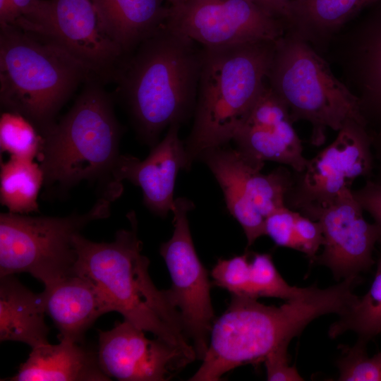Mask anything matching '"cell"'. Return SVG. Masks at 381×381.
<instances>
[{"instance_id": "8fae6325", "label": "cell", "mask_w": 381, "mask_h": 381, "mask_svg": "<svg viewBox=\"0 0 381 381\" xmlns=\"http://www.w3.org/2000/svg\"><path fill=\"white\" fill-rule=\"evenodd\" d=\"M165 24L203 47L276 42L286 30L251 0H186L169 8Z\"/></svg>"}, {"instance_id": "cb8c5ba5", "label": "cell", "mask_w": 381, "mask_h": 381, "mask_svg": "<svg viewBox=\"0 0 381 381\" xmlns=\"http://www.w3.org/2000/svg\"><path fill=\"white\" fill-rule=\"evenodd\" d=\"M44 173L32 159L10 157L1 162L0 201L8 212L28 214L39 211L37 198Z\"/></svg>"}, {"instance_id": "9a60e30c", "label": "cell", "mask_w": 381, "mask_h": 381, "mask_svg": "<svg viewBox=\"0 0 381 381\" xmlns=\"http://www.w3.org/2000/svg\"><path fill=\"white\" fill-rule=\"evenodd\" d=\"M366 18L340 29L329 40L328 59L339 66L341 80L359 99L363 116H381V0Z\"/></svg>"}, {"instance_id": "f1b7e54d", "label": "cell", "mask_w": 381, "mask_h": 381, "mask_svg": "<svg viewBox=\"0 0 381 381\" xmlns=\"http://www.w3.org/2000/svg\"><path fill=\"white\" fill-rule=\"evenodd\" d=\"M366 344L358 339L355 345L344 349L337 363L338 380L381 381V352L368 356Z\"/></svg>"}, {"instance_id": "44dd1931", "label": "cell", "mask_w": 381, "mask_h": 381, "mask_svg": "<svg viewBox=\"0 0 381 381\" xmlns=\"http://www.w3.org/2000/svg\"><path fill=\"white\" fill-rule=\"evenodd\" d=\"M41 293L13 275L0 277V341H20L32 349L49 343Z\"/></svg>"}, {"instance_id": "8d00e7d4", "label": "cell", "mask_w": 381, "mask_h": 381, "mask_svg": "<svg viewBox=\"0 0 381 381\" xmlns=\"http://www.w3.org/2000/svg\"><path fill=\"white\" fill-rule=\"evenodd\" d=\"M293 1V0H291V1Z\"/></svg>"}, {"instance_id": "d6a6232c", "label": "cell", "mask_w": 381, "mask_h": 381, "mask_svg": "<svg viewBox=\"0 0 381 381\" xmlns=\"http://www.w3.org/2000/svg\"><path fill=\"white\" fill-rule=\"evenodd\" d=\"M289 344H283L272 351L265 358L263 362L269 381H301L297 369L289 365L288 349Z\"/></svg>"}, {"instance_id": "e0dca14e", "label": "cell", "mask_w": 381, "mask_h": 381, "mask_svg": "<svg viewBox=\"0 0 381 381\" xmlns=\"http://www.w3.org/2000/svg\"><path fill=\"white\" fill-rule=\"evenodd\" d=\"M44 287L41 295L45 313L59 330V341L82 343L96 320L113 311L103 291L74 272Z\"/></svg>"}, {"instance_id": "9c48e42d", "label": "cell", "mask_w": 381, "mask_h": 381, "mask_svg": "<svg viewBox=\"0 0 381 381\" xmlns=\"http://www.w3.org/2000/svg\"><path fill=\"white\" fill-rule=\"evenodd\" d=\"M16 23L19 28L54 41L95 79L116 80L125 57L102 31L92 0H37Z\"/></svg>"}, {"instance_id": "d590c367", "label": "cell", "mask_w": 381, "mask_h": 381, "mask_svg": "<svg viewBox=\"0 0 381 381\" xmlns=\"http://www.w3.org/2000/svg\"><path fill=\"white\" fill-rule=\"evenodd\" d=\"M165 1H168L171 4V6H175L182 4L186 0H165Z\"/></svg>"}, {"instance_id": "2e32d148", "label": "cell", "mask_w": 381, "mask_h": 381, "mask_svg": "<svg viewBox=\"0 0 381 381\" xmlns=\"http://www.w3.org/2000/svg\"><path fill=\"white\" fill-rule=\"evenodd\" d=\"M179 125L175 123L169 127L165 137L153 146L145 160L120 155L113 169L114 180L118 183L128 180L139 186L145 206L160 217L174 208L178 172L190 167L185 145L179 137Z\"/></svg>"}, {"instance_id": "ac0fdd59", "label": "cell", "mask_w": 381, "mask_h": 381, "mask_svg": "<svg viewBox=\"0 0 381 381\" xmlns=\"http://www.w3.org/2000/svg\"><path fill=\"white\" fill-rule=\"evenodd\" d=\"M201 159L210 168L224 193L231 214L238 222L252 245L265 234V218L254 209L248 195V181L251 173L264 164L246 157L238 150L222 146L203 151Z\"/></svg>"}, {"instance_id": "3957f363", "label": "cell", "mask_w": 381, "mask_h": 381, "mask_svg": "<svg viewBox=\"0 0 381 381\" xmlns=\"http://www.w3.org/2000/svg\"><path fill=\"white\" fill-rule=\"evenodd\" d=\"M127 217L131 229L117 231L112 242L91 241L80 234L74 236L77 259L73 272L92 280L105 294L113 311L125 320L196 359L168 289H158L149 275L150 261L141 254L135 212H128Z\"/></svg>"}, {"instance_id": "8992f818", "label": "cell", "mask_w": 381, "mask_h": 381, "mask_svg": "<svg viewBox=\"0 0 381 381\" xmlns=\"http://www.w3.org/2000/svg\"><path fill=\"white\" fill-rule=\"evenodd\" d=\"M90 71L52 40L11 25H0V101L28 119L44 137Z\"/></svg>"}, {"instance_id": "e575fe53", "label": "cell", "mask_w": 381, "mask_h": 381, "mask_svg": "<svg viewBox=\"0 0 381 381\" xmlns=\"http://www.w3.org/2000/svg\"><path fill=\"white\" fill-rule=\"evenodd\" d=\"M270 15L282 20L287 29L291 18V0H251Z\"/></svg>"}, {"instance_id": "ba28073f", "label": "cell", "mask_w": 381, "mask_h": 381, "mask_svg": "<svg viewBox=\"0 0 381 381\" xmlns=\"http://www.w3.org/2000/svg\"><path fill=\"white\" fill-rule=\"evenodd\" d=\"M115 199L102 195L87 212L66 217L0 214V277L27 272L49 285L73 272V238L90 222L110 214Z\"/></svg>"}, {"instance_id": "7c38bea8", "label": "cell", "mask_w": 381, "mask_h": 381, "mask_svg": "<svg viewBox=\"0 0 381 381\" xmlns=\"http://www.w3.org/2000/svg\"><path fill=\"white\" fill-rule=\"evenodd\" d=\"M338 132L336 139L308 160L301 172L295 203L306 217L332 202L371 168L365 126L351 121Z\"/></svg>"}, {"instance_id": "6da1fadb", "label": "cell", "mask_w": 381, "mask_h": 381, "mask_svg": "<svg viewBox=\"0 0 381 381\" xmlns=\"http://www.w3.org/2000/svg\"><path fill=\"white\" fill-rule=\"evenodd\" d=\"M359 282V277H353L325 289L313 285L306 294L279 307L232 295L227 309L214 322L202 363L189 380L217 381L235 368L263 361L315 318L344 313L357 299L353 289Z\"/></svg>"}, {"instance_id": "4316f807", "label": "cell", "mask_w": 381, "mask_h": 381, "mask_svg": "<svg viewBox=\"0 0 381 381\" xmlns=\"http://www.w3.org/2000/svg\"><path fill=\"white\" fill-rule=\"evenodd\" d=\"M250 266L253 298L272 297L287 301L303 296L312 289V286L301 288L289 285L277 271L270 254H255Z\"/></svg>"}, {"instance_id": "83f0119b", "label": "cell", "mask_w": 381, "mask_h": 381, "mask_svg": "<svg viewBox=\"0 0 381 381\" xmlns=\"http://www.w3.org/2000/svg\"><path fill=\"white\" fill-rule=\"evenodd\" d=\"M260 171V169L255 170L250 175L248 190L254 209L265 219L274 211L286 207L285 196L291 181L286 171L282 169L267 174Z\"/></svg>"}, {"instance_id": "ffe728a7", "label": "cell", "mask_w": 381, "mask_h": 381, "mask_svg": "<svg viewBox=\"0 0 381 381\" xmlns=\"http://www.w3.org/2000/svg\"><path fill=\"white\" fill-rule=\"evenodd\" d=\"M102 31L124 57L166 22L169 8L162 0H92Z\"/></svg>"}, {"instance_id": "d4e9b609", "label": "cell", "mask_w": 381, "mask_h": 381, "mask_svg": "<svg viewBox=\"0 0 381 381\" xmlns=\"http://www.w3.org/2000/svg\"><path fill=\"white\" fill-rule=\"evenodd\" d=\"M348 331L367 342L381 334V257L368 291L331 325L328 334L335 338Z\"/></svg>"}, {"instance_id": "1f68e13d", "label": "cell", "mask_w": 381, "mask_h": 381, "mask_svg": "<svg viewBox=\"0 0 381 381\" xmlns=\"http://www.w3.org/2000/svg\"><path fill=\"white\" fill-rule=\"evenodd\" d=\"M295 234L297 250L305 253L311 262L315 261L316 254L324 243L320 222L296 212Z\"/></svg>"}, {"instance_id": "4fadbf2b", "label": "cell", "mask_w": 381, "mask_h": 381, "mask_svg": "<svg viewBox=\"0 0 381 381\" xmlns=\"http://www.w3.org/2000/svg\"><path fill=\"white\" fill-rule=\"evenodd\" d=\"M124 320L108 331H99L97 358L102 370L121 381H166L195 358Z\"/></svg>"}, {"instance_id": "5bb4252c", "label": "cell", "mask_w": 381, "mask_h": 381, "mask_svg": "<svg viewBox=\"0 0 381 381\" xmlns=\"http://www.w3.org/2000/svg\"><path fill=\"white\" fill-rule=\"evenodd\" d=\"M362 210L349 188L308 217L320 222L324 236L322 253L315 261L328 267L337 281L358 277L374 264L373 251L381 232L365 219Z\"/></svg>"}, {"instance_id": "d6986e66", "label": "cell", "mask_w": 381, "mask_h": 381, "mask_svg": "<svg viewBox=\"0 0 381 381\" xmlns=\"http://www.w3.org/2000/svg\"><path fill=\"white\" fill-rule=\"evenodd\" d=\"M97 353L78 343L60 341L32 349L28 358L9 381H109Z\"/></svg>"}, {"instance_id": "f546056e", "label": "cell", "mask_w": 381, "mask_h": 381, "mask_svg": "<svg viewBox=\"0 0 381 381\" xmlns=\"http://www.w3.org/2000/svg\"><path fill=\"white\" fill-rule=\"evenodd\" d=\"M211 275L214 284L226 289L232 295L251 297L250 266L247 254L219 259Z\"/></svg>"}, {"instance_id": "277c9868", "label": "cell", "mask_w": 381, "mask_h": 381, "mask_svg": "<svg viewBox=\"0 0 381 381\" xmlns=\"http://www.w3.org/2000/svg\"><path fill=\"white\" fill-rule=\"evenodd\" d=\"M276 42L203 47L195 117L185 143L190 167L232 140L262 90Z\"/></svg>"}, {"instance_id": "7402d4cb", "label": "cell", "mask_w": 381, "mask_h": 381, "mask_svg": "<svg viewBox=\"0 0 381 381\" xmlns=\"http://www.w3.org/2000/svg\"><path fill=\"white\" fill-rule=\"evenodd\" d=\"M292 122L291 119H288L274 125L245 123L232 140L238 150L252 161L279 162L301 173L308 160L303 155L301 143Z\"/></svg>"}, {"instance_id": "7a4b0ae2", "label": "cell", "mask_w": 381, "mask_h": 381, "mask_svg": "<svg viewBox=\"0 0 381 381\" xmlns=\"http://www.w3.org/2000/svg\"><path fill=\"white\" fill-rule=\"evenodd\" d=\"M202 48L165 23L123 60L116 82L139 135L154 146L196 103Z\"/></svg>"}, {"instance_id": "5b68a950", "label": "cell", "mask_w": 381, "mask_h": 381, "mask_svg": "<svg viewBox=\"0 0 381 381\" xmlns=\"http://www.w3.org/2000/svg\"><path fill=\"white\" fill-rule=\"evenodd\" d=\"M103 83L91 78L71 109L43 137L38 157L47 193H65L83 181H104L121 192L112 173L119 157L121 126Z\"/></svg>"}, {"instance_id": "836d02e7", "label": "cell", "mask_w": 381, "mask_h": 381, "mask_svg": "<svg viewBox=\"0 0 381 381\" xmlns=\"http://www.w3.org/2000/svg\"><path fill=\"white\" fill-rule=\"evenodd\" d=\"M354 195L362 208L372 215L381 232V184L368 183Z\"/></svg>"}, {"instance_id": "4dcf8cb0", "label": "cell", "mask_w": 381, "mask_h": 381, "mask_svg": "<svg viewBox=\"0 0 381 381\" xmlns=\"http://www.w3.org/2000/svg\"><path fill=\"white\" fill-rule=\"evenodd\" d=\"M296 212L286 207H282L265 219V234L279 246L297 250L295 234Z\"/></svg>"}, {"instance_id": "30bf717a", "label": "cell", "mask_w": 381, "mask_h": 381, "mask_svg": "<svg viewBox=\"0 0 381 381\" xmlns=\"http://www.w3.org/2000/svg\"><path fill=\"white\" fill-rule=\"evenodd\" d=\"M193 207L188 198L174 200L171 211L174 232L171 238L161 245L160 254L171 276L170 298L180 313L185 334L192 341L196 358L202 360L214 314L207 271L197 255L188 224L187 214Z\"/></svg>"}, {"instance_id": "52a82bcc", "label": "cell", "mask_w": 381, "mask_h": 381, "mask_svg": "<svg viewBox=\"0 0 381 381\" xmlns=\"http://www.w3.org/2000/svg\"><path fill=\"white\" fill-rule=\"evenodd\" d=\"M267 78L292 121L312 124L314 145L325 141L327 128L339 131L351 121L366 126L359 99L336 77L328 61L294 32L286 30L276 41Z\"/></svg>"}, {"instance_id": "603a6c76", "label": "cell", "mask_w": 381, "mask_h": 381, "mask_svg": "<svg viewBox=\"0 0 381 381\" xmlns=\"http://www.w3.org/2000/svg\"><path fill=\"white\" fill-rule=\"evenodd\" d=\"M377 0H293L286 30L323 49L329 40L359 11Z\"/></svg>"}, {"instance_id": "484cf974", "label": "cell", "mask_w": 381, "mask_h": 381, "mask_svg": "<svg viewBox=\"0 0 381 381\" xmlns=\"http://www.w3.org/2000/svg\"><path fill=\"white\" fill-rule=\"evenodd\" d=\"M44 138L35 126L23 115L4 111L0 118L1 152L10 157L34 160L39 157Z\"/></svg>"}]
</instances>
